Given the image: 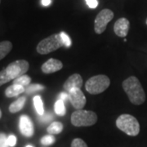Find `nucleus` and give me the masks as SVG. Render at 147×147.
<instances>
[{"instance_id": "6", "label": "nucleus", "mask_w": 147, "mask_h": 147, "mask_svg": "<svg viewBox=\"0 0 147 147\" xmlns=\"http://www.w3.org/2000/svg\"><path fill=\"white\" fill-rule=\"evenodd\" d=\"M30 67V64L26 60H17L10 63L5 68L7 74L11 80H14L23 74H26Z\"/></svg>"}, {"instance_id": "1", "label": "nucleus", "mask_w": 147, "mask_h": 147, "mask_svg": "<svg viewBox=\"0 0 147 147\" xmlns=\"http://www.w3.org/2000/svg\"><path fill=\"white\" fill-rule=\"evenodd\" d=\"M122 86L131 104L140 105L145 102V91L143 89L140 81L135 76H131L125 79L123 82Z\"/></svg>"}, {"instance_id": "10", "label": "nucleus", "mask_w": 147, "mask_h": 147, "mask_svg": "<svg viewBox=\"0 0 147 147\" xmlns=\"http://www.w3.org/2000/svg\"><path fill=\"white\" fill-rule=\"evenodd\" d=\"M129 28H130L129 21L127 18L122 17V18H119V20H117L115 23L114 31H115L117 36L121 37V38H125L128 34Z\"/></svg>"}, {"instance_id": "23", "label": "nucleus", "mask_w": 147, "mask_h": 147, "mask_svg": "<svg viewBox=\"0 0 147 147\" xmlns=\"http://www.w3.org/2000/svg\"><path fill=\"white\" fill-rule=\"evenodd\" d=\"M9 81H11L10 78L7 74L5 69H3V70L0 71V86L7 84V83H8Z\"/></svg>"}, {"instance_id": "14", "label": "nucleus", "mask_w": 147, "mask_h": 147, "mask_svg": "<svg viewBox=\"0 0 147 147\" xmlns=\"http://www.w3.org/2000/svg\"><path fill=\"white\" fill-rule=\"evenodd\" d=\"M26 96H21L9 105L8 110L11 113H13V114L17 113L23 109L24 105L26 104Z\"/></svg>"}, {"instance_id": "7", "label": "nucleus", "mask_w": 147, "mask_h": 147, "mask_svg": "<svg viewBox=\"0 0 147 147\" xmlns=\"http://www.w3.org/2000/svg\"><path fill=\"white\" fill-rule=\"evenodd\" d=\"M114 18V12L110 9H103L96 16L94 21V30L97 34H100L105 31L110 21Z\"/></svg>"}, {"instance_id": "2", "label": "nucleus", "mask_w": 147, "mask_h": 147, "mask_svg": "<svg viewBox=\"0 0 147 147\" xmlns=\"http://www.w3.org/2000/svg\"><path fill=\"white\" fill-rule=\"evenodd\" d=\"M117 127L131 137H136L140 132V123L134 116L131 115H121L116 119Z\"/></svg>"}, {"instance_id": "4", "label": "nucleus", "mask_w": 147, "mask_h": 147, "mask_svg": "<svg viewBox=\"0 0 147 147\" xmlns=\"http://www.w3.org/2000/svg\"><path fill=\"white\" fill-rule=\"evenodd\" d=\"M96 121V114L91 110H76L71 115V123L75 127L92 126Z\"/></svg>"}, {"instance_id": "18", "label": "nucleus", "mask_w": 147, "mask_h": 147, "mask_svg": "<svg viewBox=\"0 0 147 147\" xmlns=\"http://www.w3.org/2000/svg\"><path fill=\"white\" fill-rule=\"evenodd\" d=\"M30 82H31V78L27 74H23L20 77L16 78V79H14L12 84H18L23 87H27L30 85Z\"/></svg>"}, {"instance_id": "8", "label": "nucleus", "mask_w": 147, "mask_h": 147, "mask_svg": "<svg viewBox=\"0 0 147 147\" xmlns=\"http://www.w3.org/2000/svg\"><path fill=\"white\" fill-rule=\"evenodd\" d=\"M68 95L69 100L70 101L74 108L75 110H83L86 105L87 99L81 89L77 88H72L68 92Z\"/></svg>"}, {"instance_id": "24", "label": "nucleus", "mask_w": 147, "mask_h": 147, "mask_svg": "<svg viewBox=\"0 0 147 147\" xmlns=\"http://www.w3.org/2000/svg\"><path fill=\"white\" fill-rule=\"evenodd\" d=\"M53 118L54 117H53V114L50 112H47V113H44V115H39L38 121L42 123H47V122L52 120Z\"/></svg>"}, {"instance_id": "11", "label": "nucleus", "mask_w": 147, "mask_h": 147, "mask_svg": "<svg viewBox=\"0 0 147 147\" xmlns=\"http://www.w3.org/2000/svg\"><path fill=\"white\" fill-rule=\"evenodd\" d=\"M63 68V64L61 61L55 58H50L42 64L41 69L44 74H53L57 72Z\"/></svg>"}, {"instance_id": "29", "label": "nucleus", "mask_w": 147, "mask_h": 147, "mask_svg": "<svg viewBox=\"0 0 147 147\" xmlns=\"http://www.w3.org/2000/svg\"><path fill=\"white\" fill-rule=\"evenodd\" d=\"M58 99H60V100H62L65 102V101H66L67 100H69V95L68 92H61L60 94H59V98Z\"/></svg>"}, {"instance_id": "20", "label": "nucleus", "mask_w": 147, "mask_h": 147, "mask_svg": "<svg viewBox=\"0 0 147 147\" xmlns=\"http://www.w3.org/2000/svg\"><path fill=\"white\" fill-rule=\"evenodd\" d=\"M44 89H45V87L43 85H41L39 84H34L27 86L26 88V92L27 94H31L33 92H38V91H42Z\"/></svg>"}, {"instance_id": "32", "label": "nucleus", "mask_w": 147, "mask_h": 147, "mask_svg": "<svg viewBox=\"0 0 147 147\" xmlns=\"http://www.w3.org/2000/svg\"><path fill=\"white\" fill-rule=\"evenodd\" d=\"M1 117H2V111L0 110V119H1Z\"/></svg>"}, {"instance_id": "17", "label": "nucleus", "mask_w": 147, "mask_h": 147, "mask_svg": "<svg viewBox=\"0 0 147 147\" xmlns=\"http://www.w3.org/2000/svg\"><path fill=\"white\" fill-rule=\"evenodd\" d=\"M33 102H34V105L38 115L40 116L44 115V107H43V103H42L41 96H35L33 99Z\"/></svg>"}, {"instance_id": "30", "label": "nucleus", "mask_w": 147, "mask_h": 147, "mask_svg": "<svg viewBox=\"0 0 147 147\" xmlns=\"http://www.w3.org/2000/svg\"><path fill=\"white\" fill-rule=\"evenodd\" d=\"M41 3L44 7H47L52 3V0H41Z\"/></svg>"}, {"instance_id": "31", "label": "nucleus", "mask_w": 147, "mask_h": 147, "mask_svg": "<svg viewBox=\"0 0 147 147\" xmlns=\"http://www.w3.org/2000/svg\"><path fill=\"white\" fill-rule=\"evenodd\" d=\"M26 147H34V146H31V145H27Z\"/></svg>"}, {"instance_id": "15", "label": "nucleus", "mask_w": 147, "mask_h": 147, "mask_svg": "<svg viewBox=\"0 0 147 147\" xmlns=\"http://www.w3.org/2000/svg\"><path fill=\"white\" fill-rule=\"evenodd\" d=\"M64 126L61 122H53L47 127V131L51 135H57L63 131Z\"/></svg>"}, {"instance_id": "33", "label": "nucleus", "mask_w": 147, "mask_h": 147, "mask_svg": "<svg viewBox=\"0 0 147 147\" xmlns=\"http://www.w3.org/2000/svg\"><path fill=\"white\" fill-rule=\"evenodd\" d=\"M146 24L147 25V18H146Z\"/></svg>"}, {"instance_id": "12", "label": "nucleus", "mask_w": 147, "mask_h": 147, "mask_svg": "<svg viewBox=\"0 0 147 147\" xmlns=\"http://www.w3.org/2000/svg\"><path fill=\"white\" fill-rule=\"evenodd\" d=\"M83 78L82 76L79 74H74L72 75H70L68 79H66V81L64 83L63 88L65 91H66L68 92L69 90L72 88H81V87L83 86Z\"/></svg>"}, {"instance_id": "16", "label": "nucleus", "mask_w": 147, "mask_h": 147, "mask_svg": "<svg viewBox=\"0 0 147 147\" xmlns=\"http://www.w3.org/2000/svg\"><path fill=\"white\" fill-rule=\"evenodd\" d=\"M12 49V43L9 41L0 42V61L3 60Z\"/></svg>"}, {"instance_id": "3", "label": "nucleus", "mask_w": 147, "mask_h": 147, "mask_svg": "<svg viewBox=\"0 0 147 147\" xmlns=\"http://www.w3.org/2000/svg\"><path fill=\"white\" fill-rule=\"evenodd\" d=\"M110 80L108 76L104 74H98L91 77L85 84L86 91L92 95L102 93L109 88Z\"/></svg>"}, {"instance_id": "22", "label": "nucleus", "mask_w": 147, "mask_h": 147, "mask_svg": "<svg viewBox=\"0 0 147 147\" xmlns=\"http://www.w3.org/2000/svg\"><path fill=\"white\" fill-rule=\"evenodd\" d=\"M60 34H61V40H62L64 46H65L66 47H70L72 42H71V39H70V38H69L68 34L66 33H65V32H61Z\"/></svg>"}, {"instance_id": "19", "label": "nucleus", "mask_w": 147, "mask_h": 147, "mask_svg": "<svg viewBox=\"0 0 147 147\" xmlns=\"http://www.w3.org/2000/svg\"><path fill=\"white\" fill-rule=\"evenodd\" d=\"M54 110H55V113L60 116H64L65 115V102L62 100H60L58 99L56 102H55V105H54Z\"/></svg>"}, {"instance_id": "9", "label": "nucleus", "mask_w": 147, "mask_h": 147, "mask_svg": "<svg viewBox=\"0 0 147 147\" xmlns=\"http://www.w3.org/2000/svg\"><path fill=\"white\" fill-rule=\"evenodd\" d=\"M19 128L21 133L26 137H31L34 133V127L30 118L26 115H22L19 119Z\"/></svg>"}, {"instance_id": "27", "label": "nucleus", "mask_w": 147, "mask_h": 147, "mask_svg": "<svg viewBox=\"0 0 147 147\" xmlns=\"http://www.w3.org/2000/svg\"><path fill=\"white\" fill-rule=\"evenodd\" d=\"M16 137L15 135H9L7 137V144L9 147H14L16 146Z\"/></svg>"}, {"instance_id": "21", "label": "nucleus", "mask_w": 147, "mask_h": 147, "mask_svg": "<svg viewBox=\"0 0 147 147\" xmlns=\"http://www.w3.org/2000/svg\"><path fill=\"white\" fill-rule=\"evenodd\" d=\"M55 141H56V139H55L54 136L49 134V135H46V136L42 137L41 144L43 145V146H50V145L53 144L55 142Z\"/></svg>"}, {"instance_id": "13", "label": "nucleus", "mask_w": 147, "mask_h": 147, "mask_svg": "<svg viewBox=\"0 0 147 147\" xmlns=\"http://www.w3.org/2000/svg\"><path fill=\"white\" fill-rule=\"evenodd\" d=\"M24 92H26L25 87L18 85V84H12L9 86L5 91V95L7 97H15L19 96L21 93H23Z\"/></svg>"}, {"instance_id": "5", "label": "nucleus", "mask_w": 147, "mask_h": 147, "mask_svg": "<svg viewBox=\"0 0 147 147\" xmlns=\"http://www.w3.org/2000/svg\"><path fill=\"white\" fill-rule=\"evenodd\" d=\"M63 45L60 34H54L42 39L37 45V52L39 54L46 55L59 49Z\"/></svg>"}, {"instance_id": "25", "label": "nucleus", "mask_w": 147, "mask_h": 147, "mask_svg": "<svg viewBox=\"0 0 147 147\" xmlns=\"http://www.w3.org/2000/svg\"><path fill=\"white\" fill-rule=\"evenodd\" d=\"M71 147H88V145L81 138H75L71 142Z\"/></svg>"}, {"instance_id": "28", "label": "nucleus", "mask_w": 147, "mask_h": 147, "mask_svg": "<svg viewBox=\"0 0 147 147\" xmlns=\"http://www.w3.org/2000/svg\"><path fill=\"white\" fill-rule=\"evenodd\" d=\"M85 1H86L87 4L90 8L94 9V8H96L98 6V1L97 0H85Z\"/></svg>"}, {"instance_id": "26", "label": "nucleus", "mask_w": 147, "mask_h": 147, "mask_svg": "<svg viewBox=\"0 0 147 147\" xmlns=\"http://www.w3.org/2000/svg\"><path fill=\"white\" fill-rule=\"evenodd\" d=\"M7 139V137L5 133H0V147H9Z\"/></svg>"}]
</instances>
